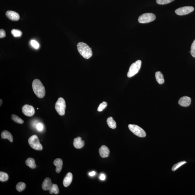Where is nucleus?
I'll return each mask as SVG.
<instances>
[{"mask_svg":"<svg viewBox=\"0 0 195 195\" xmlns=\"http://www.w3.org/2000/svg\"><path fill=\"white\" fill-rule=\"evenodd\" d=\"M1 137L3 139H9V141L11 142V143L13 141V135L10 132L6 131V130H5V131H3L2 133H1Z\"/></svg>","mask_w":195,"mask_h":195,"instance_id":"obj_17","label":"nucleus"},{"mask_svg":"<svg viewBox=\"0 0 195 195\" xmlns=\"http://www.w3.org/2000/svg\"><path fill=\"white\" fill-rule=\"evenodd\" d=\"M174 0H156V2L159 5H163L168 4Z\"/></svg>","mask_w":195,"mask_h":195,"instance_id":"obj_28","label":"nucleus"},{"mask_svg":"<svg viewBox=\"0 0 195 195\" xmlns=\"http://www.w3.org/2000/svg\"><path fill=\"white\" fill-rule=\"evenodd\" d=\"M31 43L32 46L36 49H38L40 47L39 43L34 40H31Z\"/></svg>","mask_w":195,"mask_h":195,"instance_id":"obj_30","label":"nucleus"},{"mask_svg":"<svg viewBox=\"0 0 195 195\" xmlns=\"http://www.w3.org/2000/svg\"><path fill=\"white\" fill-rule=\"evenodd\" d=\"M11 119L15 122L18 124H22L24 123L23 120L20 118L18 116L15 114L12 115Z\"/></svg>","mask_w":195,"mask_h":195,"instance_id":"obj_22","label":"nucleus"},{"mask_svg":"<svg viewBox=\"0 0 195 195\" xmlns=\"http://www.w3.org/2000/svg\"><path fill=\"white\" fill-rule=\"evenodd\" d=\"M55 109L60 115L63 116L65 113L66 108V103L65 100L63 98H58L55 105Z\"/></svg>","mask_w":195,"mask_h":195,"instance_id":"obj_5","label":"nucleus"},{"mask_svg":"<svg viewBox=\"0 0 195 195\" xmlns=\"http://www.w3.org/2000/svg\"><path fill=\"white\" fill-rule=\"evenodd\" d=\"M32 88L35 94L39 98H43L45 96V88L40 80L36 79L34 80L32 83Z\"/></svg>","mask_w":195,"mask_h":195,"instance_id":"obj_1","label":"nucleus"},{"mask_svg":"<svg viewBox=\"0 0 195 195\" xmlns=\"http://www.w3.org/2000/svg\"><path fill=\"white\" fill-rule=\"evenodd\" d=\"M107 122L109 128L113 129L116 128V122L112 117L108 118L107 119Z\"/></svg>","mask_w":195,"mask_h":195,"instance_id":"obj_20","label":"nucleus"},{"mask_svg":"<svg viewBox=\"0 0 195 195\" xmlns=\"http://www.w3.org/2000/svg\"><path fill=\"white\" fill-rule=\"evenodd\" d=\"M186 161H181L174 164L172 167V170L173 171H175L181 166L186 163Z\"/></svg>","mask_w":195,"mask_h":195,"instance_id":"obj_25","label":"nucleus"},{"mask_svg":"<svg viewBox=\"0 0 195 195\" xmlns=\"http://www.w3.org/2000/svg\"><path fill=\"white\" fill-rule=\"evenodd\" d=\"M52 184L51 179L48 177L45 178L42 185V187L44 190H49L52 187Z\"/></svg>","mask_w":195,"mask_h":195,"instance_id":"obj_12","label":"nucleus"},{"mask_svg":"<svg viewBox=\"0 0 195 195\" xmlns=\"http://www.w3.org/2000/svg\"><path fill=\"white\" fill-rule=\"evenodd\" d=\"M84 141L82 140V138L80 137L75 138L74 139V145L76 148H82L84 145Z\"/></svg>","mask_w":195,"mask_h":195,"instance_id":"obj_14","label":"nucleus"},{"mask_svg":"<svg viewBox=\"0 0 195 195\" xmlns=\"http://www.w3.org/2000/svg\"><path fill=\"white\" fill-rule=\"evenodd\" d=\"M49 191L50 193L51 194L54 193L55 194H58L59 192V189L58 185L55 184H52L51 189Z\"/></svg>","mask_w":195,"mask_h":195,"instance_id":"obj_21","label":"nucleus"},{"mask_svg":"<svg viewBox=\"0 0 195 195\" xmlns=\"http://www.w3.org/2000/svg\"><path fill=\"white\" fill-rule=\"evenodd\" d=\"M29 145L34 149L40 151L43 149V147L40 143V139L37 135H33L28 139Z\"/></svg>","mask_w":195,"mask_h":195,"instance_id":"obj_3","label":"nucleus"},{"mask_svg":"<svg viewBox=\"0 0 195 195\" xmlns=\"http://www.w3.org/2000/svg\"><path fill=\"white\" fill-rule=\"evenodd\" d=\"M36 128L39 131H41L43 129V126L41 123H38L36 125Z\"/></svg>","mask_w":195,"mask_h":195,"instance_id":"obj_32","label":"nucleus"},{"mask_svg":"<svg viewBox=\"0 0 195 195\" xmlns=\"http://www.w3.org/2000/svg\"><path fill=\"white\" fill-rule=\"evenodd\" d=\"M5 15L9 19L13 21H17L19 20V15L13 11H8L6 12Z\"/></svg>","mask_w":195,"mask_h":195,"instance_id":"obj_11","label":"nucleus"},{"mask_svg":"<svg viewBox=\"0 0 195 195\" xmlns=\"http://www.w3.org/2000/svg\"><path fill=\"white\" fill-rule=\"evenodd\" d=\"M128 128L133 133L139 137H144L146 136L145 131L139 126L136 125L129 124Z\"/></svg>","mask_w":195,"mask_h":195,"instance_id":"obj_6","label":"nucleus"},{"mask_svg":"<svg viewBox=\"0 0 195 195\" xmlns=\"http://www.w3.org/2000/svg\"><path fill=\"white\" fill-rule=\"evenodd\" d=\"M107 105V103L106 101H103L100 104L98 108V111L99 112L102 111L106 107Z\"/></svg>","mask_w":195,"mask_h":195,"instance_id":"obj_27","label":"nucleus"},{"mask_svg":"<svg viewBox=\"0 0 195 195\" xmlns=\"http://www.w3.org/2000/svg\"><path fill=\"white\" fill-rule=\"evenodd\" d=\"M99 153L100 156L102 158H107L109 156V150L106 146L103 145L99 149Z\"/></svg>","mask_w":195,"mask_h":195,"instance_id":"obj_13","label":"nucleus"},{"mask_svg":"<svg viewBox=\"0 0 195 195\" xmlns=\"http://www.w3.org/2000/svg\"><path fill=\"white\" fill-rule=\"evenodd\" d=\"M73 175L72 173L69 172L67 173L64 179L63 184L64 186L66 187L68 186L72 182Z\"/></svg>","mask_w":195,"mask_h":195,"instance_id":"obj_15","label":"nucleus"},{"mask_svg":"<svg viewBox=\"0 0 195 195\" xmlns=\"http://www.w3.org/2000/svg\"><path fill=\"white\" fill-rule=\"evenodd\" d=\"M22 110L25 115L31 117L34 115L35 109L32 105H25L23 107Z\"/></svg>","mask_w":195,"mask_h":195,"instance_id":"obj_9","label":"nucleus"},{"mask_svg":"<svg viewBox=\"0 0 195 195\" xmlns=\"http://www.w3.org/2000/svg\"><path fill=\"white\" fill-rule=\"evenodd\" d=\"M12 34L14 37H20L22 34V32L19 30L13 29L11 31Z\"/></svg>","mask_w":195,"mask_h":195,"instance_id":"obj_26","label":"nucleus"},{"mask_svg":"<svg viewBox=\"0 0 195 195\" xmlns=\"http://www.w3.org/2000/svg\"><path fill=\"white\" fill-rule=\"evenodd\" d=\"M96 174V173L95 171H92L89 173V175L90 176H93L95 175Z\"/></svg>","mask_w":195,"mask_h":195,"instance_id":"obj_34","label":"nucleus"},{"mask_svg":"<svg viewBox=\"0 0 195 195\" xmlns=\"http://www.w3.org/2000/svg\"><path fill=\"white\" fill-rule=\"evenodd\" d=\"M141 64V61L140 60H138L135 63H133L130 66L127 74V76L128 78H131L137 74L140 70Z\"/></svg>","mask_w":195,"mask_h":195,"instance_id":"obj_4","label":"nucleus"},{"mask_svg":"<svg viewBox=\"0 0 195 195\" xmlns=\"http://www.w3.org/2000/svg\"><path fill=\"white\" fill-rule=\"evenodd\" d=\"M194 10V8L192 6H185L178 8L175 10L176 14L182 16L192 13Z\"/></svg>","mask_w":195,"mask_h":195,"instance_id":"obj_8","label":"nucleus"},{"mask_svg":"<svg viewBox=\"0 0 195 195\" xmlns=\"http://www.w3.org/2000/svg\"><path fill=\"white\" fill-rule=\"evenodd\" d=\"M9 178L7 173L2 171L0 172V181L2 182H5L7 181Z\"/></svg>","mask_w":195,"mask_h":195,"instance_id":"obj_23","label":"nucleus"},{"mask_svg":"<svg viewBox=\"0 0 195 195\" xmlns=\"http://www.w3.org/2000/svg\"><path fill=\"white\" fill-rule=\"evenodd\" d=\"M1 105H2V102H3V101L2 99H1Z\"/></svg>","mask_w":195,"mask_h":195,"instance_id":"obj_35","label":"nucleus"},{"mask_svg":"<svg viewBox=\"0 0 195 195\" xmlns=\"http://www.w3.org/2000/svg\"><path fill=\"white\" fill-rule=\"evenodd\" d=\"M155 78L157 82L159 84H162L164 82L163 74L160 71L157 72L155 73Z\"/></svg>","mask_w":195,"mask_h":195,"instance_id":"obj_18","label":"nucleus"},{"mask_svg":"<svg viewBox=\"0 0 195 195\" xmlns=\"http://www.w3.org/2000/svg\"><path fill=\"white\" fill-rule=\"evenodd\" d=\"M26 188V184L23 182H19L17 184L16 189L19 192H22Z\"/></svg>","mask_w":195,"mask_h":195,"instance_id":"obj_24","label":"nucleus"},{"mask_svg":"<svg viewBox=\"0 0 195 195\" xmlns=\"http://www.w3.org/2000/svg\"><path fill=\"white\" fill-rule=\"evenodd\" d=\"M190 52L192 56L195 58V40L192 44Z\"/></svg>","mask_w":195,"mask_h":195,"instance_id":"obj_29","label":"nucleus"},{"mask_svg":"<svg viewBox=\"0 0 195 195\" xmlns=\"http://www.w3.org/2000/svg\"><path fill=\"white\" fill-rule=\"evenodd\" d=\"M78 52L85 59H89L93 55L91 48L87 44L80 42L77 44Z\"/></svg>","mask_w":195,"mask_h":195,"instance_id":"obj_2","label":"nucleus"},{"mask_svg":"<svg viewBox=\"0 0 195 195\" xmlns=\"http://www.w3.org/2000/svg\"><path fill=\"white\" fill-rule=\"evenodd\" d=\"M191 102L190 98L187 96H184L180 98L178 101V104L182 107H187L189 106Z\"/></svg>","mask_w":195,"mask_h":195,"instance_id":"obj_10","label":"nucleus"},{"mask_svg":"<svg viewBox=\"0 0 195 195\" xmlns=\"http://www.w3.org/2000/svg\"><path fill=\"white\" fill-rule=\"evenodd\" d=\"M5 35H6V34H5V31L3 29H1L0 30V38H2L5 37Z\"/></svg>","mask_w":195,"mask_h":195,"instance_id":"obj_31","label":"nucleus"},{"mask_svg":"<svg viewBox=\"0 0 195 195\" xmlns=\"http://www.w3.org/2000/svg\"><path fill=\"white\" fill-rule=\"evenodd\" d=\"M99 178L100 180H104L105 179V174H101V175H100Z\"/></svg>","mask_w":195,"mask_h":195,"instance_id":"obj_33","label":"nucleus"},{"mask_svg":"<svg viewBox=\"0 0 195 195\" xmlns=\"http://www.w3.org/2000/svg\"><path fill=\"white\" fill-rule=\"evenodd\" d=\"M156 19V16L153 13H145L139 17L138 21L141 23H148L154 21Z\"/></svg>","mask_w":195,"mask_h":195,"instance_id":"obj_7","label":"nucleus"},{"mask_svg":"<svg viewBox=\"0 0 195 195\" xmlns=\"http://www.w3.org/2000/svg\"><path fill=\"white\" fill-rule=\"evenodd\" d=\"M25 164L27 166H29L31 168L34 169L36 167L34 159L32 158H28L25 161Z\"/></svg>","mask_w":195,"mask_h":195,"instance_id":"obj_19","label":"nucleus"},{"mask_svg":"<svg viewBox=\"0 0 195 195\" xmlns=\"http://www.w3.org/2000/svg\"><path fill=\"white\" fill-rule=\"evenodd\" d=\"M54 164L56 166V172L59 173L61 171L63 167V162L60 158H57L54 161Z\"/></svg>","mask_w":195,"mask_h":195,"instance_id":"obj_16","label":"nucleus"}]
</instances>
